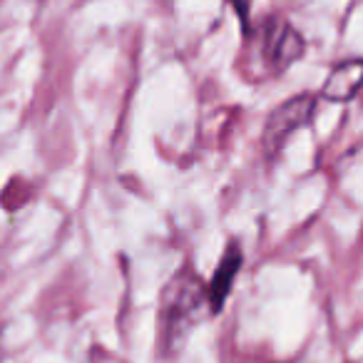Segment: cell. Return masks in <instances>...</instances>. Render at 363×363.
<instances>
[{
  "instance_id": "obj_5",
  "label": "cell",
  "mask_w": 363,
  "mask_h": 363,
  "mask_svg": "<svg viewBox=\"0 0 363 363\" xmlns=\"http://www.w3.org/2000/svg\"><path fill=\"white\" fill-rule=\"evenodd\" d=\"M363 87V57L343 60L328 72L318 97L326 102H348Z\"/></svg>"
},
{
  "instance_id": "obj_1",
  "label": "cell",
  "mask_w": 363,
  "mask_h": 363,
  "mask_svg": "<svg viewBox=\"0 0 363 363\" xmlns=\"http://www.w3.org/2000/svg\"><path fill=\"white\" fill-rule=\"evenodd\" d=\"M204 306H209L207 286L194 274L179 272L162 291L160 303V351L167 356L179 351L187 336L202 321Z\"/></svg>"
},
{
  "instance_id": "obj_4",
  "label": "cell",
  "mask_w": 363,
  "mask_h": 363,
  "mask_svg": "<svg viewBox=\"0 0 363 363\" xmlns=\"http://www.w3.org/2000/svg\"><path fill=\"white\" fill-rule=\"evenodd\" d=\"M242 267H244V252L237 242H232L224 249V257H222V262H219L217 272H214L212 281L207 284V298H209V311L212 313H219L224 308L229 294H232L234 279L242 272Z\"/></svg>"
},
{
  "instance_id": "obj_2",
  "label": "cell",
  "mask_w": 363,
  "mask_h": 363,
  "mask_svg": "<svg viewBox=\"0 0 363 363\" xmlns=\"http://www.w3.org/2000/svg\"><path fill=\"white\" fill-rule=\"evenodd\" d=\"M318 100L321 97L313 95V92H301V95L289 97L286 102H281V105L269 112L262 130V150L269 160H274L281 152L289 137L296 135L301 127H306L313 120Z\"/></svg>"
},
{
  "instance_id": "obj_6",
  "label": "cell",
  "mask_w": 363,
  "mask_h": 363,
  "mask_svg": "<svg viewBox=\"0 0 363 363\" xmlns=\"http://www.w3.org/2000/svg\"><path fill=\"white\" fill-rule=\"evenodd\" d=\"M229 3H232L234 13H237L244 33H249V28H252V0H229Z\"/></svg>"
},
{
  "instance_id": "obj_3",
  "label": "cell",
  "mask_w": 363,
  "mask_h": 363,
  "mask_svg": "<svg viewBox=\"0 0 363 363\" xmlns=\"http://www.w3.org/2000/svg\"><path fill=\"white\" fill-rule=\"evenodd\" d=\"M264 57L277 72H284L303 55V38L291 23L286 21H269L264 28Z\"/></svg>"
}]
</instances>
